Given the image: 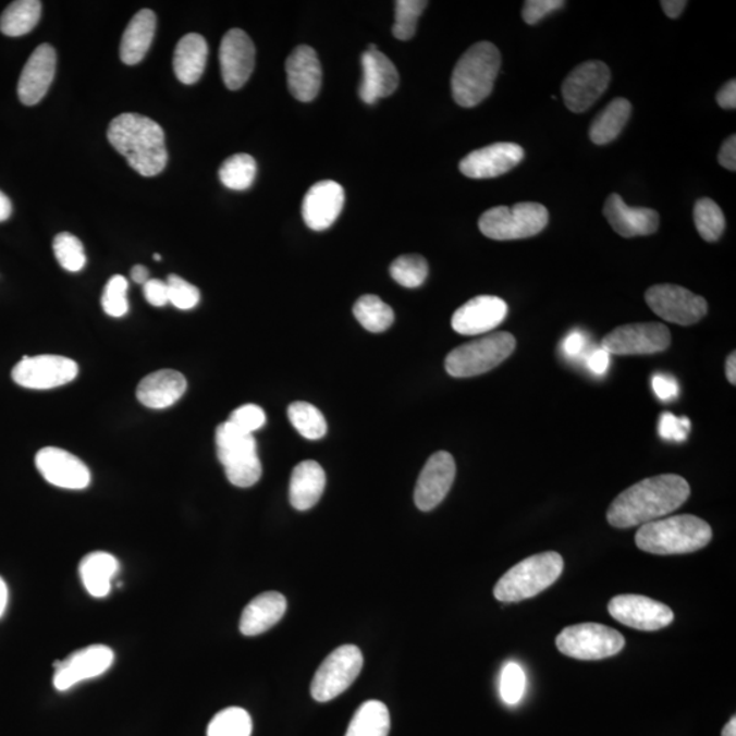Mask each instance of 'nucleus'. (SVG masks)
<instances>
[{"label":"nucleus","mask_w":736,"mask_h":736,"mask_svg":"<svg viewBox=\"0 0 736 736\" xmlns=\"http://www.w3.org/2000/svg\"><path fill=\"white\" fill-rule=\"evenodd\" d=\"M345 193L334 181H321L307 192L302 204L303 220L312 231L330 229L343 212Z\"/></svg>","instance_id":"aec40b11"},{"label":"nucleus","mask_w":736,"mask_h":736,"mask_svg":"<svg viewBox=\"0 0 736 736\" xmlns=\"http://www.w3.org/2000/svg\"><path fill=\"white\" fill-rule=\"evenodd\" d=\"M77 376V363L59 355L25 356L12 372L13 381L17 385L34 391L68 385Z\"/></svg>","instance_id":"f8f14e48"},{"label":"nucleus","mask_w":736,"mask_h":736,"mask_svg":"<svg viewBox=\"0 0 736 736\" xmlns=\"http://www.w3.org/2000/svg\"><path fill=\"white\" fill-rule=\"evenodd\" d=\"M363 668V654L356 646H343L323 660L311 682V696L328 702L343 695L354 684Z\"/></svg>","instance_id":"9d476101"},{"label":"nucleus","mask_w":736,"mask_h":736,"mask_svg":"<svg viewBox=\"0 0 736 736\" xmlns=\"http://www.w3.org/2000/svg\"><path fill=\"white\" fill-rule=\"evenodd\" d=\"M610 366V354L603 348L593 351L588 357V368L597 376H604Z\"/></svg>","instance_id":"5fc2aeb1"},{"label":"nucleus","mask_w":736,"mask_h":736,"mask_svg":"<svg viewBox=\"0 0 736 736\" xmlns=\"http://www.w3.org/2000/svg\"><path fill=\"white\" fill-rule=\"evenodd\" d=\"M53 253H56L59 265L69 272H79L85 268L84 245L77 236L69 232H63L53 240Z\"/></svg>","instance_id":"37998d69"},{"label":"nucleus","mask_w":736,"mask_h":736,"mask_svg":"<svg viewBox=\"0 0 736 736\" xmlns=\"http://www.w3.org/2000/svg\"><path fill=\"white\" fill-rule=\"evenodd\" d=\"M127 290L128 281L121 274L113 275L108 281L101 299V306L108 316L113 318L126 316L128 312Z\"/></svg>","instance_id":"c03bdc74"},{"label":"nucleus","mask_w":736,"mask_h":736,"mask_svg":"<svg viewBox=\"0 0 736 736\" xmlns=\"http://www.w3.org/2000/svg\"><path fill=\"white\" fill-rule=\"evenodd\" d=\"M527 686V676H525L522 665L517 663H507L501 673L500 692L503 702L507 706H516L525 692Z\"/></svg>","instance_id":"a18cd8bd"},{"label":"nucleus","mask_w":736,"mask_h":736,"mask_svg":"<svg viewBox=\"0 0 736 736\" xmlns=\"http://www.w3.org/2000/svg\"><path fill=\"white\" fill-rule=\"evenodd\" d=\"M501 69V53L489 41H480L464 53L453 70V99L473 108L490 96Z\"/></svg>","instance_id":"20e7f679"},{"label":"nucleus","mask_w":736,"mask_h":736,"mask_svg":"<svg viewBox=\"0 0 736 736\" xmlns=\"http://www.w3.org/2000/svg\"><path fill=\"white\" fill-rule=\"evenodd\" d=\"M586 335L580 332H575L567 335L564 341L565 354L569 356L580 355L582 349L586 348Z\"/></svg>","instance_id":"4d7b16f0"},{"label":"nucleus","mask_w":736,"mask_h":736,"mask_svg":"<svg viewBox=\"0 0 736 736\" xmlns=\"http://www.w3.org/2000/svg\"><path fill=\"white\" fill-rule=\"evenodd\" d=\"M604 216L616 234L624 237L649 236L659 229L657 210L631 208L618 194H611L604 204Z\"/></svg>","instance_id":"a878e982"},{"label":"nucleus","mask_w":736,"mask_h":736,"mask_svg":"<svg viewBox=\"0 0 736 736\" xmlns=\"http://www.w3.org/2000/svg\"><path fill=\"white\" fill-rule=\"evenodd\" d=\"M717 105L724 110H735L736 108V81L731 79L719 90L716 96Z\"/></svg>","instance_id":"6e6d98bb"},{"label":"nucleus","mask_w":736,"mask_h":736,"mask_svg":"<svg viewBox=\"0 0 736 736\" xmlns=\"http://www.w3.org/2000/svg\"><path fill=\"white\" fill-rule=\"evenodd\" d=\"M219 176L221 183L230 191L245 192L256 181L257 162L250 155L231 156L220 167Z\"/></svg>","instance_id":"e433bc0d"},{"label":"nucleus","mask_w":736,"mask_h":736,"mask_svg":"<svg viewBox=\"0 0 736 736\" xmlns=\"http://www.w3.org/2000/svg\"><path fill=\"white\" fill-rule=\"evenodd\" d=\"M725 376H727V380L731 383V385H736V354L733 352L727 357V363H725Z\"/></svg>","instance_id":"052dcab7"},{"label":"nucleus","mask_w":736,"mask_h":736,"mask_svg":"<svg viewBox=\"0 0 736 736\" xmlns=\"http://www.w3.org/2000/svg\"><path fill=\"white\" fill-rule=\"evenodd\" d=\"M396 13H394L393 36L397 40L407 41L416 34V26L421 13L425 12L429 2L424 0H397Z\"/></svg>","instance_id":"79ce46f5"},{"label":"nucleus","mask_w":736,"mask_h":736,"mask_svg":"<svg viewBox=\"0 0 736 736\" xmlns=\"http://www.w3.org/2000/svg\"><path fill=\"white\" fill-rule=\"evenodd\" d=\"M609 613L620 624L641 631H657L673 624L674 611L641 594H620L610 600Z\"/></svg>","instance_id":"4468645a"},{"label":"nucleus","mask_w":736,"mask_h":736,"mask_svg":"<svg viewBox=\"0 0 736 736\" xmlns=\"http://www.w3.org/2000/svg\"><path fill=\"white\" fill-rule=\"evenodd\" d=\"M389 731H391V714L385 703L371 700L357 709L345 736H388Z\"/></svg>","instance_id":"72a5a7b5"},{"label":"nucleus","mask_w":736,"mask_h":736,"mask_svg":"<svg viewBox=\"0 0 736 736\" xmlns=\"http://www.w3.org/2000/svg\"><path fill=\"white\" fill-rule=\"evenodd\" d=\"M156 25V14L151 10L144 9L134 15L122 37L121 59L123 63L133 66L143 61L154 41Z\"/></svg>","instance_id":"7c9ffc66"},{"label":"nucleus","mask_w":736,"mask_h":736,"mask_svg":"<svg viewBox=\"0 0 736 736\" xmlns=\"http://www.w3.org/2000/svg\"><path fill=\"white\" fill-rule=\"evenodd\" d=\"M711 540V525L691 514L643 524L636 533L638 549L654 555L690 554L707 547Z\"/></svg>","instance_id":"7ed1b4c3"},{"label":"nucleus","mask_w":736,"mask_h":736,"mask_svg":"<svg viewBox=\"0 0 736 736\" xmlns=\"http://www.w3.org/2000/svg\"><path fill=\"white\" fill-rule=\"evenodd\" d=\"M167 285L168 292H170V303L179 310H193L201 300V294H199L197 286L187 283L186 280L179 278L176 274L168 275Z\"/></svg>","instance_id":"49530a36"},{"label":"nucleus","mask_w":736,"mask_h":736,"mask_svg":"<svg viewBox=\"0 0 736 736\" xmlns=\"http://www.w3.org/2000/svg\"><path fill=\"white\" fill-rule=\"evenodd\" d=\"M286 599L279 592H265L253 599L243 610L240 629L242 635L254 637L272 629L283 618Z\"/></svg>","instance_id":"cd10ccee"},{"label":"nucleus","mask_w":736,"mask_h":736,"mask_svg":"<svg viewBox=\"0 0 736 736\" xmlns=\"http://www.w3.org/2000/svg\"><path fill=\"white\" fill-rule=\"evenodd\" d=\"M506 316L507 305L501 297L476 296L453 314L452 328L463 335L484 334L500 327Z\"/></svg>","instance_id":"4be33fe9"},{"label":"nucleus","mask_w":736,"mask_h":736,"mask_svg":"<svg viewBox=\"0 0 736 736\" xmlns=\"http://www.w3.org/2000/svg\"><path fill=\"white\" fill-rule=\"evenodd\" d=\"M108 140L139 175H159L168 162L165 134L159 123L139 113H122L108 127Z\"/></svg>","instance_id":"f03ea898"},{"label":"nucleus","mask_w":736,"mask_h":736,"mask_svg":"<svg viewBox=\"0 0 736 736\" xmlns=\"http://www.w3.org/2000/svg\"><path fill=\"white\" fill-rule=\"evenodd\" d=\"M559 552H541L519 562L496 582L494 597L503 603L523 602L550 588L564 572Z\"/></svg>","instance_id":"39448f33"},{"label":"nucleus","mask_w":736,"mask_h":736,"mask_svg":"<svg viewBox=\"0 0 736 736\" xmlns=\"http://www.w3.org/2000/svg\"><path fill=\"white\" fill-rule=\"evenodd\" d=\"M690 431V420L676 418L675 415L665 413L660 416L659 434L667 441L685 442Z\"/></svg>","instance_id":"09e8293b"},{"label":"nucleus","mask_w":736,"mask_h":736,"mask_svg":"<svg viewBox=\"0 0 736 736\" xmlns=\"http://www.w3.org/2000/svg\"><path fill=\"white\" fill-rule=\"evenodd\" d=\"M670 329L663 323H629L605 335L602 348L610 355H653L668 348Z\"/></svg>","instance_id":"ddd939ff"},{"label":"nucleus","mask_w":736,"mask_h":736,"mask_svg":"<svg viewBox=\"0 0 736 736\" xmlns=\"http://www.w3.org/2000/svg\"><path fill=\"white\" fill-rule=\"evenodd\" d=\"M690 486L679 475H659L638 481L611 503L608 522L615 528H633L657 522L689 500Z\"/></svg>","instance_id":"f257e3e1"},{"label":"nucleus","mask_w":736,"mask_h":736,"mask_svg":"<svg viewBox=\"0 0 736 736\" xmlns=\"http://www.w3.org/2000/svg\"><path fill=\"white\" fill-rule=\"evenodd\" d=\"M145 299L155 307H164L170 303V292H168L167 281L159 279H149L144 285Z\"/></svg>","instance_id":"3c124183"},{"label":"nucleus","mask_w":736,"mask_h":736,"mask_svg":"<svg viewBox=\"0 0 736 736\" xmlns=\"http://www.w3.org/2000/svg\"><path fill=\"white\" fill-rule=\"evenodd\" d=\"M41 2L37 0H17L4 10L0 17V32L9 37L28 35L39 24Z\"/></svg>","instance_id":"f704fd0d"},{"label":"nucleus","mask_w":736,"mask_h":736,"mask_svg":"<svg viewBox=\"0 0 736 736\" xmlns=\"http://www.w3.org/2000/svg\"><path fill=\"white\" fill-rule=\"evenodd\" d=\"M555 643L565 657L578 660H602L618 654L625 648V637L609 626L580 624L562 630Z\"/></svg>","instance_id":"1a4fd4ad"},{"label":"nucleus","mask_w":736,"mask_h":736,"mask_svg":"<svg viewBox=\"0 0 736 736\" xmlns=\"http://www.w3.org/2000/svg\"><path fill=\"white\" fill-rule=\"evenodd\" d=\"M36 467L48 483L64 490H84L91 475L74 454L59 447H45L36 454Z\"/></svg>","instance_id":"6ab92c4d"},{"label":"nucleus","mask_w":736,"mask_h":736,"mask_svg":"<svg viewBox=\"0 0 736 736\" xmlns=\"http://www.w3.org/2000/svg\"><path fill=\"white\" fill-rule=\"evenodd\" d=\"M8 603H9L8 584L4 582L2 577H0V618H2L4 611H7Z\"/></svg>","instance_id":"e2e57ef3"},{"label":"nucleus","mask_w":736,"mask_h":736,"mask_svg":"<svg viewBox=\"0 0 736 736\" xmlns=\"http://www.w3.org/2000/svg\"><path fill=\"white\" fill-rule=\"evenodd\" d=\"M218 457L231 484L247 489L262 476L256 438L226 420L216 430Z\"/></svg>","instance_id":"423d86ee"},{"label":"nucleus","mask_w":736,"mask_h":736,"mask_svg":"<svg viewBox=\"0 0 736 736\" xmlns=\"http://www.w3.org/2000/svg\"><path fill=\"white\" fill-rule=\"evenodd\" d=\"M220 66L230 90L241 89L252 77L256 66V47L245 30L235 28L226 32L220 46Z\"/></svg>","instance_id":"a211bd4d"},{"label":"nucleus","mask_w":736,"mask_h":736,"mask_svg":"<svg viewBox=\"0 0 736 736\" xmlns=\"http://www.w3.org/2000/svg\"><path fill=\"white\" fill-rule=\"evenodd\" d=\"M132 279L135 283L145 285L149 280V270L143 267V265H137L132 269Z\"/></svg>","instance_id":"680f3d73"},{"label":"nucleus","mask_w":736,"mask_h":736,"mask_svg":"<svg viewBox=\"0 0 736 736\" xmlns=\"http://www.w3.org/2000/svg\"><path fill=\"white\" fill-rule=\"evenodd\" d=\"M549 224V210L538 203L487 210L479 220L481 234L494 241L527 240L539 235Z\"/></svg>","instance_id":"6e6552de"},{"label":"nucleus","mask_w":736,"mask_h":736,"mask_svg":"<svg viewBox=\"0 0 736 736\" xmlns=\"http://www.w3.org/2000/svg\"><path fill=\"white\" fill-rule=\"evenodd\" d=\"M187 389L186 378L175 370H160L145 377L137 388L139 403L150 409H164L179 402Z\"/></svg>","instance_id":"bb28decb"},{"label":"nucleus","mask_w":736,"mask_h":736,"mask_svg":"<svg viewBox=\"0 0 736 736\" xmlns=\"http://www.w3.org/2000/svg\"><path fill=\"white\" fill-rule=\"evenodd\" d=\"M253 722L245 709L231 707L219 712L208 727V736H252Z\"/></svg>","instance_id":"58836bf2"},{"label":"nucleus","mask_w":736,"mask_h":736,"mask_svg":"<svg viewBox=\"0 0 736 736\" xmlns=\"http://www.w3.org/2000/svg\"><path fill=\"white\" fill-rule=\"evenodd\" d=\"M610 81L608 64L600 61L578 64L562 85L566 107L575 113L586 112L608 90Z\"/></svg>","instance_id":"2eb2a0df"},{"label":"nucleus","mask_w":736,"mask_h":736,"mask_svg":"<svg viewBox=\"0 0 736 736\" xmlns=\"http://www.w3.org/2000/svg\"><path fill=\"white\" fill-rule=\"evenodd\" d=\"M564 0H528L524 3L523 20L528 25L538 24L545 15L565 7Z\"/></svg>","instance_id":"8fccbe9b"},{"label":"nucleus","mask_w":736,"mask_h":736,"mask_svg":"<svg viewBox=\"0 0 736 736\" xmlns=\"http://www.w3.org/2000/svg\"><path fill=\"white\" fill-rule=\"evenodd\" d=\"M57 52L50 45H41L26 62L19 83V97L25 106L39 105L56 77Z\"/></svg>","instance_id":"5701e85b"},{"label":"nucleus","mask_w":736,"mask_h":736,"mask_svg":"<svg viewBox=\"0 0 736 736\" xmlns=\"http://www.w3.org/2000/svg\"><path fill=\"white\" fill-rule=\"evenodd\" d=\"M237 429L253 434L267 424V415L256 404H246L231 414L230 420Z\"/></svg>","instance_id":"de8ad7c7"},{"label":"nucleus","mask_w":736,"mask_h":736,"mask_svg":"<svg viewBox=\"0 0 736 736\" xmlns=\"http://www.w3.org/2000/svg\"><path fill=\"white\" fill-rule=\"evenodd\" d=\"M516 344L513 334L500 332L459 345L446 356L447 375L454 378L484 375L505 361L516 349Z\"/></svg>","instance_id":"0eeeda50"},{"label":"nucleus","mask_w":736,"mask_h":736,"mask_svg":"<svg viewBox=\"0 0 736 736\" xmlns=\"http://www.w3.org/2000/svg\"><path fill=\"white\" fill-rule=\"evenodd\" d=\"M115 653L110 647L96 646L79 649L70 654L62 662H56V674H53V686L59 691H68L79 682L97 678L110 670Z\"/></svg>","instance_id":"dca6fc26"},{"label":"nucleus","mask_w":736,"mask_h":736,"mask_svg":"<svg viewBox=\"0 0 736 736\" xmlns=\"http://www.w3.org/2000/svg\"><path fill=\"white\" fill-rule=\"evenodd\" d=\"M456 463L451 453L432 454L421 469L415 489V503L421 512H430L445 500L456 479Z\"/></svg>","instance_id":"f3484780"},{"label":"nucleus","mask_w":736,"mask_h":736,"mask_svg":"<svg viewBox=\"0 0 736 736\" xmlns=\"http://www.w3.org/2000/svg\"><path fill=\"white\" fill-rule=\"evenodd\" d=\"M208 61L207 40L201 35L191 34L182 37L173 56V70L176 78L184 85L198 83Z\"/></svg>","instance_id":"c756f323"},{"label":"nucleus","mask_w":736,"mask_h":736,"mask_svg":"<svg viewBox=\"0 0 736 736\" xmlns=\"http://www.w3.org/2000/svg\"><path fill=\"white\" fill-rule=\"evenodd\" d=\"M695 224L703 241L717 242L725 229L723 210L712 199L702 198L695 207Z\"/></svg>","instance_id":"ea45409f"},{"label":"nucleus","mask_w":736,"mask_h":736,"mask_svg":"<svg viewBox=\"0 0 736 736\" xmlns=\"http://www.w3.org/2000/svg\"><path fill=\"white\" fill-rule=\"evenodd\" d=\"M119 561L105 551L90 552L79 564V576L90 597L102 599L111 592L113 577L118 575Z\"/></svg>","instance_id":"2f4dec72"},{"label":"nucleus","mask_w":736,"mask_h":736,"mask_svg":"<svg viewBox=\"0 0 736 736\" xmlns=\"http://www.w3.org/2000/svg\"><path fill=\"white\" fill-rule=\"evenodd\" d=\"M13 212V205L7 194L0 192V223L7 221Z\"/></svg>","instance_id":"bf43d9fd"},{"label":"nucleus","mask_w":736,"mask_h":736,"mask_svg":"<svg viewBox=\"0 0 736 736\" xmlns=\"http://www.w3.org/2000/svg\"><path fill=\"white\" fill-rule=\"evenodd\" d=\"M631 115V105L629 100L615 99L611 101L602 112L599 113L589 130V137L593 144L608 145L618 138L622 130L625 128L626 123L629 122Z\"/></svg>","instance_id":"473e14b6"},{"label":"nucleus","mask_w":736,"mask_h":736,"mask_svg":"<svg viewBox=\"0 0 736 736\" xmlns=\"http://www.w3.org/2000/svg\"><path fill=\"white\" fill-rule=\"evenodd\" d=\"M719 164L723 165L725 170H736V137L731 135L724 140L722 148H720L717 156Z\"/></svg>","instance_id":"864d4df0"},{"label":"nucleus","mask_w":736,"mask_h":736,"mask_svg":"<svg viewBox=\"0 0 736 736\" xmlns=\"http://www.w3.org/2000/svg\"><path fill=\"white\" fill-rule=\"evenodd\" d=\"M652 385L654 394H657L662 402H670V400L678 397V382H676L673 377L663 375L654 376Z\"/></svg>","instance_id":"603ef678"},{"label":"nucleus","mask_w":736,"mask_h":736,"mask_svg":"<svg viewBox=\"0 0 736 736\" xmlns=\"http://www.w3.org/2000/svg\"><path fill=\"white\" fill-rule=\"evenodd\" d=\"M722 736H736V717H731L729 722L724 725Z\"/></svg>","instance_id":"0e129e2a"},{"label":"nucleus","mask_w":736,"mask_h":736,"mask_svg":"<svg viewBox=\"0 0 736 736\" xmlns=\"http://www.w3.org/2000/svg\"><path fill=\"white\" fill-rule=\"evenodd\" d=\"M327 486V475L317 462H303L292 470L290 502L296 511L305 512L317 505Z\"/></svg>","instance_id":"c85d7f7f"},{"label":"nucleus","mask_w":736,"mask_h":736,"mask_svg":"<svg viewBox=\"0 0 736 736\" xmlns=\"http://www.w3.org/2000/svg\"><path fill=\"white\" fill-rule=\"evenodd\" d=\"M646 300L657 316L680 327L700 322L708 314L707 300L679 285H653L647 291Z\"/></svg>","instance_id":"9b49d317"},{"label":"nucleus","mask_w":736,"mask_h":736,"mask_svg":"<svg viewBox=\"0 0 736 736\" xmlns=\"http://www.w3.org/2000/svg\"><path fill=\"white\" fill-rule=\"evenodd\" d=\"M291 425L306 440L317 441L327 436L328 425L321 410L310 403H292L289 408Z\"/></svg>","instance_id":"4c0bfd02"},{"label":"nucleus","mask_w":736,"mask_h":736,"mask_svg":"<svg viewBox=\"0 0 736 736\" xmlns=\"http://www.w3.org/2000/svg\"><path fill=\"white\" fill-rule=\"evenodd\" d=\"M391 275L405 289H419L429 275V263L420 256H402L392 263Z\"/></svg>","instance_id":"a19ab883"},{"label":"nucleus","mask_w":736,"mask_h":736,"mask_svg":"<svg viewBox=\"0 0 736 736\" xmlns=\"http://www.w3.org/2000/svg\"><path fill=\"white\" fill-rule=\"evenodd\" d=\"M660 4H662L663 12L667 14L671 20L679 19L687 7L685 0H663Z\"/></svg>","instance_id":"13d9d810"},{"label":"nucleus","mask_w":736,"mask_h":736,"mask_svg":"<svg viewBox=\"0 0 736 736\" xmlns=\"http://www.w3.org/2000/svg\"><path fill=\"white\" fill-rule=\"evenodd\" d=\"M361 69L359 96L366 105H375L383 97L393 95L398 88L400 77L396 66L378 48L361 53Z\"/></svg>","instance_id":"b1692460"},{"label":"nucleus","mask_w":736,"mask_h":736,"mask_svg":"<svg viewBox=\"0 0 736 736\" xmlns=\"http://www.w3.org/2000/svg\"><path fill=\"white\" fill-rule=\"evenodd\" d=\"M286 77L292 96L302 102H310L322 86V68L317 52L308 46L296 47L286 59Z\"/></svg>","instance_id":"393cba45"},{"label":"nucleus","mask_w":736,"mask_h":736,"mask_svg":"<svg viewBox=\"0 0 736 736\" xmlns=\"http://www.w3.org/2000/svg\"><path fill=\"white\" fill-rule=\"evenodd\" d=\"M522 146L500 143L473 151L459 162V171L470 179H491L503 175L524 160Z\"/></svg>","instance_id":"412c9836"},{"label":"nucleus","mask_w":736,"mask_h":736,"mask_svg":"<svg viewBox=\"0 0 736 736\" xmlns=\"http://www.w3.org/2000/svg\"><path fill=\"white\" fill-rule=\"evenodd\" d=\"M154 258H155V261H161L160 254H155Z\"/></svg>","instance_id":"69168bd1"},{"label":"nucleus","mask_w":736,"mask_h":736,"mask_svg":"<svg viewBox=\"0 0 736 736\" xmlns=\"http://www.w3.org/2000/svg\"><path fill=\"white\" fill-rule=\"evenodd\" d=\"M354 316L361 327L371 333L385 332L394 322L392 307L376 295L361 296L355 303Z\"/></svg>","instance_id":"c9c22d12"}]
</instances>
